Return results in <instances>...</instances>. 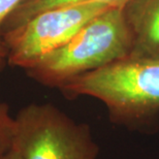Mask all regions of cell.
I'll use <instances>...</instances> for the list:
<instances>
[{
  "label": "cell",
  "instance_id": "5",
  "mask_svg": "<svg viewBox=\"0 0 159 159\" xmlns=\"http://www.w3.org/2000/svg\"><path fill=\"white\" fill-rule=\"evenodd\" d=\"M123 14L131 36L129 56L159 59V0H128Z\"/></svg>",
  "mask_w": 159,
  "mask_h": 159
},
{
  "label": "cell",
  "instance_id": "8",
  "mask_svg": "<svg viewBox=\"0 0 159 159\" xmlns=\"http://www.w3.org/2000/svg\"><path fill=\"white\" fill-rule=\"evenodd\" d=\"M23 0H0V71L7 65V53L2 37V26L7 17Z\"/></svg>",
  "mask_w": 159,
  "mask_h": 159
},
{
  "label": "cell",
  "instance_id": "9",
  "mask_svg": "<svg viewBox=\"0 0 159 159\" xmlns=\"http://www.w3.org/2000/svg\"><path fill=\"white\" fill-rule=\"evenodd\" d=\"M0 159H23V157H22L20 152L14 147L11 151H8L2 157H0Z\"/></svg>",
  "mask_w": 159,
  "mask_h": 159
},
{
  "label": "cell",
  "instance_id": "4",
  "mask_svg": "<svg viewBox=\"0 0 159 159\" xmlns=\"http://www.w3.org/2000/svg\"><path fill=\"white\" fill-rule=\"evenodd\" d=\"M120 5L84 2L63 5L36 15L22 26L3 33L7 65L27 69L68 43L89 22Z\"/></svg>",
  "mask_w": 159,
  "mask_h": 159
},
{
  "label": "cell",
  "instance_id": "1",
  "mask_svg": "<svg viewBox=\"0 0 159 159\" xmlns=\"http://www.w3.org/2000/svg\"><path fill=\"white\" fill-rule=\"evenodd\" d=\"M67 98L90 96L106 104L118 125L143 130L159 117V59L127 56L59 88Z\"/></svg>",
  "mask_w": 159,
  "mask_h": 159
},
{
  "label": "cell",
  "instance_id": "3",
  "mask_svg": "<svg viewBox=\"0 0 159 159\" xmlns=\"http://www.w3.org/2000/svg\"><path fill=\"white\" fill-rule=\"evenodd\" d=\"M14 147L23 159H96L99 148L88 124L51 103H31L15 117Z\"/></svg>",
  "mask_w": 159,
  "mask_h": 159
},
{
  "label": "cell",
  "instance_id": "6",
  "mask_svg": "<svg viewBox=\"0 0 159 159\" xmlns=\"http://www.w3.org/2000/svg\"><path fill=\"white\" fill-rule=\"evenodd\" d=\"M128 0H23L8 16L2 26L3 33L24 25L36 15L58 6L84 2H102L113 5H124Z\"/></svg>",
  "mask_w": 159,
  "mask_h": 159
},
{
  "label": "cell",
  "instance_id": "7",
  "mask_svg": "<svg viewBox=\"0 0 159 159\" xmlns=\"http://www.w3.org/2000/svg\"><path fill=\"white\" fill-rule=\"evenodd\" d=\"M15 135V117L11 115L7 104L0 100V157L14 148Z\"/></svg>",
  "mask_w": 159,
  "mask_h": 159
},
{
  "label": "cell",
  "instance_id": "2",
  "mask_svg": "<svg viewBox=\"0 0 159 159\" xmlns=\"http://www.w3.org/2000/svg\"><path fill=\"white\" fill-rule=\"evenodd\" d=\"M130 53L131 36L123 5H120L97 16L68 43L25 71L39 84L59 89L70 80L125 58Z\"/></svg>",
  "mask_w": 159,
  "mask_h": 159
}]
</instances>
